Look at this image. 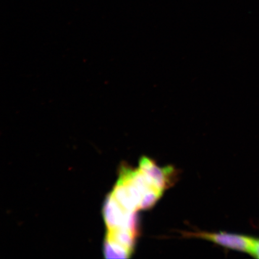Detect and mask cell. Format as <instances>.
<instances>
[{
  "mask_svg": "<svg viewBox=\"0 0 259 259\" xmlns=\"http://www.w3.org/2000/svg\"><path fill=\"white\" fill-rule=\"evenodd\" d=\"M254 257L259 258V239H257L256 244H255V248L253 252Z\"/></svg>",
  "mask_w": 259,
  "mask_h": 259,
  "instance_id": "obj_7",
  "label": "cell"
},
{
  "mask_svg": "<svg viewBox=\"0 0 259 259\" xmlns=\"http://www.w3.org/2000/svg\"><path fill=\"white\" fill-rule=\"evenodd\" d=\"M163 191L157 189L155 187H152L151 189L146 191L142 194V199L139 205L140 209H148L154 206L155 203L158 202L160 197L163 195Z\"/></svg>",
  "mask_w": 259,
  "mask_h": 259,
  "instance_id": "obj_6",
  "label": "cell"
},
{
  "mask_svg": "<svg viewBox=\"0 0 259 259\" xmlns=\"http://www.w3.org/2000/svg\"><path fill=\"white\" fill-rule=\"evenodd\" d=\"M103 252L106 258H128L133 253L124 246L107 238L103 245Z\"/></svg>",
  "mask_w": 259,
  "mask_h": 259,
  "instance_id": "obj_5",
  "label": "cell"
},
{
  "mask_svg": "<svg viewBox=\"0 0 259 259\" xmlns=\"http://www.w3.org/2000/svg\"><path fill=\"white\" fill-rule=\"evenodd\" d=\"M137 235L126 229L108 230L106 238L118 243L124 247L134 252L136 238Z\"/></svg>",
  "mask_w": 259,
  "mask_h": 259,
  "instance_id": "obj_4",
  "label": "cell"
},
{
  "mask_svg": "<svg viewBox=\"0 0 259 259\" xmlns=\"http://www.w3.org/2000/svg\"><path fill=\"white\" fill-rule=\"evenodd\" d=\"M139 170L151 186L163 191L173 184L176 172L173 167H160L153 160L143 157L139 161Z\"/></svg>",
  "mask_w": 259,
  "mask_h": 259,
  "instance_id": "obj_3",
  "label": "cell"
},
{
  "mask_svg": "<svg viewBox=\"0 0 259 259\" xmlns=\"http://www.w3.org/2000/svg\"><path fill=\"white\" fill-rule=\"evenodd\" d=\"M137 211L128 212L109 194L107 196L103 213L107 229H126L139 235V221Z\"/></svg>",
  "mask_w": 259,
  "mask_h": 259,
  "instance_id": "obj_1",
  "label": "cell"
},
{
  "mask_svg": "<svg viewBox=\"0 0 259 259\" xmlns=\"http://www.w3.org/2000/svg\"><path fill=\"white\" fill-rule=\"evenodd\" d=\"M187 237L206 239L223 247L232 250L253 254L257 239L249 236L228 234V233H209L205 232H187Z\"/></svg>",
  "mask_w": 259,
  "mask_h": 259,
  "instance_id": "obj_2",
  "label": "cell"
}]
</instances>
